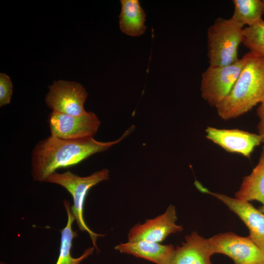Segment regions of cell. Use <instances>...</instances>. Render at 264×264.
I'll return each mask as SVG.
<instances>
[{
    "instance_id": "obj_8",
    "label": "cell",
    "mask_w": 264,
    "mask_h": 264,
    "mask_svg": "<svg viewBox=\"0 0 264 264\" xmlns=\"http://www.w3.org/2000/svg\"><path fill=\"white\" fill-rule=\"evenodd\" d=\"M88 96L80 84L61 80L49 86L45 102L52 111L78 116L87 112L84 105Z\"/></svg>"
},
{
    "instance_id": "obj_2",
    "label": "cell",
    "mask_w": 264,
    "mask_h": 264,
    "mask_svg": "<svg viewBox=\"0 0 264 264\" xmlns=\"http://www.w3.org/2000/svg\"><path fill=\"white\" fill-rule=\"evenodd\" d=\"M246 60L228 95L216 107L224 120L239 117L260 103L264 94V57L249 52Z\"/></svg>"
},
{
    "instance_id": "obj_6",
    "label": "cell",
    "mask_w": 264,
    "mask_h": 264,
    "mask_svg": "<svg viewBox=\"0 0 264 264\" xmlns=\"http://www.w3.org/2000/svg\"><path fill=\"white\" fill-rule=\"evenodd\" d=\"M208 239L214 254L225 255L234 264H264V254L248 237L229 232Z\"/></svg>"
},
{
    "instance_id": "obj_1",
    "label": "cell",
    "mask_w": 264,
    "mask_h": 264,
    "mask_svg": "<svg viewBox=\"0 0 264 264\" xmlns=\"http://www.w3.org/2000/svg\"><path fill=\"white\" fill-rule=\"evenodd\" d=\"M133 128H130L119 139L113 141L101 142L93 137L67 140L52 135L41 140L32 151L33 180L45 182L57 169L75 165L94 154L107 151L123 140Z\"/></svg>"
},
{
    "instance_id": "obj_21",
    "label": "cell",
    "mask_w": 264,
    "mask_h": 264,
    "mask_svg": "<svg viewBox=\"0 0 264 264\" xmlns=\"http://www.w3.org/2000/svg\"><path fill=\"white\" fill-rule=\"evenodd\" d=\"M264 102V95H263V97H262V98L261 103Z\"/></svg>"
},
{
    "instance_id": "obj_10",
    "label": "cell",
    "mask_w": 264,
    "mask_h": 264,
    "mask_svg": "<svg viewBox=\"0 0 264 264\" xmlns=\"http://www.w3.org/2000/svg\"><path fill=\"white\" fill-rule=\"evenodd\" d=\"M177 219L176 207L170 205L163 214L133 226L128 233V241H147L160 243L170 235L183 230V227L176 223Z\"/></svg>"
},
{
    "instance_id": "obj_4",
    "label": "cell",
    "mask_w": 264,
    "mask_h": 264,
    "mask_svg": "<svg viewBox=\"0 0 264 264\" xmlns=\"http://www.w3.org/2000/svg\"><path fill=\"white\" fill-rule=\"evenodd\" d=\"M109 179V171L103 169L87 176H80L67 171L60 174L55 172L48 177L45 182L55 183L65 188L72 196L73 205L72 213L80 230L89 235L93 246L98 250V237L104 236L93 232L86 224L83 217V208L86 197L89 189L98 183Z\"/></svg>"
},
{
    "instance_id": "obj_3",
    "label": "cell",
    "mask_w": 264,
    "mask_h": 264,
    "mask_svg": "<svg viewBox=\"0 0 264 264\" xmlns=\"http://www.w3.org/2000/svg\"><path fill=\"white\" fill-rule=\"evenodd\" d=\"M243 26L230 19L219 18L207 30V56L210 66L232 64L243 40Z\"/></svg>"
},
{
    "instance_id": "obj_5",
    "label": "cell",
    "mask_w": 264,
    "mask_h": 264,
    "mask_svg": "<svg viewBox=\"0 0 264 264\" xmlns=\"http://www.w3.org/2000/svg\"><path fill=\"white\" fill-rule=\"evenodd\" d=\"M246 60L245 54L236 62L227 66H209L202 73L201 95L215 108L228 95Z\"/></svg>"
},
{
    "instance_id": "obj_18",
    "label": "cell",
    "mask_w": 264,
    "mask_h": 264,
    "mask_svg": "<svg viewBox=\"0 0 264 264\" xmlns=\"http://www.w3.org/2000/svg\"><path fill=\"white\" fill-rule=\"evenodd\" d=\"M243 44L250 52L264 57V21L243 28Z\"/></svg>"
},
{
    "instance_id": "obj_17",
    "label": "cell",
    "mask_w": 264,
    "mask_h": 264,
    "mask_svg": "<svg viewBox=\"0 0 264 264\" xmlns=\"http://www.w3.org/2000/svg\"><path fill=\"white\" fill-rule=\"evenodd\" d=\"M234 9L231 19L244 26L254 25L264 14V0H233Z\"/></svg>"
},
{
    "instance_id": "obj_14",
    "label": "cell",
    "mask_w": 264,
    "mask_h": 264,
    "mask_svg": "<svg viewBox=\"0 0 264 264\" xmlns=\"http://www.w3.org/2000/svg\"><path fill=\"white\" fill-rule=\"evenodd\" d=\"M235 198L244 201L257 200L262 203L259 210L264 213V146L258 163L251 173L245 176L235 193Z\"/></svg>"
},
{
    "instance_id": "obj_11",
    "label": "cell",
    "mask_w": 264,
    "mask_h": 264,
    "mask_svg": "<svg viewBox=\"0 0 264 264\" xmlns=\"http://www.w3.org/2000/svg\"><path fill=\"white\" fill-rule=\"evenodd\" d=\"M206 137L226 151L239 154L248 158L261 143L260 136L239 129H221L208 127Z\"/></svg>"
},
{
    "instance_id": "obj_20",
    "label": "cell",
    "mask_w": 264,
    "mask_h": 264,
    "mask_svg": "<svg viewBox=\"0 0 264 264\" xmlns=\"http://www.w3.org/2000/svg\"><path fill=\"white\" fill-rule=\"evenodd\" d=\"M257 110V113L260 121L257 126L258 134L261 139L262 143H264V102L260 103Z\"/></svg>"
},
{
    "instance_id": "obj_9",
    "label": "cell",
    "mask_w": 264,
    "mask_h": 264,
    "mask_svg": "<svg viewBox=\"0 0 264 264\" xmlns=\"http://www.w3.org/2000/svg\"><path fill=\"white\" fill-rule=\"evenodd\" d=\"M195 184L200 192L210 194L221 201L241 220L249 230L248 238L264 255V213L249 202L211 192L198 181H195Z\"/></svg>"
},
{
    "instance_id": "obj_15",
    "label": "cell",
    "mask_w": 264,
    "mask_h": 264,
    "mask_svg": "<svg viewBox=\"0 0 264 264\" xmlns=\"http://www.w3.org/2000/svg\"><path fill=\"white\" fill-rule=\"evenodd\" d=\"M119 27L129 36L137 37L144 33L146 13L138 0H121Z\"/></svg>"
},
{
    "instance_id": "obj_12",
    "label": "cell",
    "mask_w": 264,
    "mask_h": 264,
    "mask_svg": "<svg viewBox=\"0 0 264 264\" xmlns=\"http://www.w3.org/2000/svg\"><path fill=\"white\" fill-rule=\"evenodd\" d=\"M213 254L208 239L194 231L175 248L170 264H212Z\"/></svg>"
},
{
    "instance_id": "obj_19",
    "label": "cell",
    "mask_w": 264,
    "mask_h": 264,
    "mask_svg": "<svg viewBox=\"0 0 264 264\" xmlns=\"http://www.w3.org/2000/svg\"><path fill=\"white\" fill-rule=\"evenodd\" d=\"M13 93V85L10 77L0 73V107L10 104Z\"/></svg>"
},
{
    "instance_id": "obj_7",
    "label": "cell",
    "mask_w": 264,
    "mask_h": 264,
    "mask_svg": "<svg viewBox=\"0 0 264 264\" xmlns=\"http://www.w3.org/2000/svg\"><path fill=\"white\" fill-rule=\"evenodd\" d=\"M47 121L51 135L67 140L92 138L101 123L96 114L89 111L76 116L52 111Z\"/></svg>"
},
{
    "instance_id": "obj_16",
    "label": "cell",
    "mask_w": 264,
    "mask_h": 264,
    "mask_svg": "<svg viewBox=\"0 0 264 264\" xmlns=\"http://www.w3.org/2000/svg\"><path fill=\"white\" fill-rule=\"evenodd\" d=\"M64 201L67 215V221L65 227L61 230L60 253L56 264H80L82 261L93 253L95 247L88 248L80 257L74 258L71 256L70 251L73 240L77 237V233L72 228L75 218L72 213L70 203L66 199Z\"/></svg>"
},
{
    "instance_id": "obj_13",
    "label": "cell",
    "mask_w": 264,
    "mask_h": 264,
    "mask_svg": "<svg viewBox=\"0 0 264 264\" xmlns=\"http://www.w3.org/2000/svg\"><path fill=\"white\" fill-rule=\"evenodd\" d=\"M175 248L171 244L165 245L147 241H128L114 247L121 253L131 254L156 264H170Z\"/></svg>"
}]
</instances>
